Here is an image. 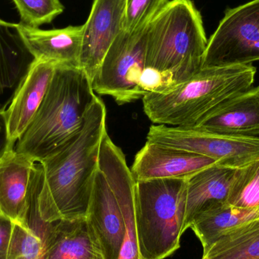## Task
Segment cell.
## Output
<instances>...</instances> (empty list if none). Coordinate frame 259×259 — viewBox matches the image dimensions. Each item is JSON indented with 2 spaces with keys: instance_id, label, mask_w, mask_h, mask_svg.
Here are the masks:
<instances>
[{
  "instance_id": "1",
  "label": "cell",
  "mask_w": 259,
  "mask_h": 259,
  "mask_svg": "<svg viewBox=\"0 0 259 259\" xmlns=\"http://www.w3.org/2000/svg\"><path fill=\"white\" fill-rule=\"evenodd\" d=\"M106 129V108L97 97L80 132L42 161L44 180L37 199L45 223L85 219L93 182L99 168L100 146Z\"/></svg>"
},
{
  "instance_id": "2",
  "label": "cell",
  "mask_w": 259,
  "mask_h": 259,
  "mask_svg": "<svg viewBox=\"0 0 259 259\" xmlns=\"http://www.w3.org/2000/svg\"><path fill=\"white\" fill-rule=\"evenodd\" d=\"M97 97L81 68L56 65L45 97L15 151L42 161L80 132Z\"/></svg>"
},
{
  "instance_id": "3",
  "label": "cell",
  "mask_w": 259,
  "mask_h": 259,
  "mask_svg": "<svg viewBox=\"0 0 259 259\" xmlns=\"http://www.w3.org/2000/svg\"><path fill=\"white\" fill-rule=\"evenodd\" d=\"M255 74L252 65L202 68L167 92L146 94L142 99L143 110L153 124L195 127L252 88Z\"/></svg>"
},
{
  "instance_id": "4",
  "label": "cell",
  "mask_w": 259,
  "mask_h": 259,
  "mask_svg": "<svg viewBox=\"0 0 259 259\" xmlns=\"http://www.w3.org/2000/svg\"><path fill=\"white\" fill-rule=\"evenodd\" d=\"M207 44L193 2H167L146 26V68L169 73L179 84L202 69Z\"/></svg>"
},
{
  "instance_id": "5",
  "label": "cell",
  "mask_w": 259,
  "mask_h": 259,
  "mask_svg": "<svg viewBox=\"0 0 259 259\" xmlns=\"http://www.w3.org/2000/svg\"><path fill=\"white\" fill-rule=\"evenodd\" d=\"M187 187V178L136 181L134 216L143 259H164L179 249Z\"/></svg>"
},
{
  "instance_id": "6",
  "label": "cell",
  "mask_w": 259,
  "mask_h": 259,
  "mask_svg": "<svg viewBox=\"0 0 259 259\" xmlns=\"http://www.w3.org/2000/svg\"><path fill=\"white\" fill-rule=\"evenodd\" d=\"M146 27L123 30L112 42L92 81L94 92L112 97L118 105L143 99L139 87L146 68Z\"/></svg>"
},
{
  "instance_id": "7",
  "label": "cell",
  "mask_w": 259,
  "mask_h": 259,
  "mask_svg": "<svg viewBox=\"0 0 259 259\" xmlns=\"http://www.w3.org/2000/svg\"><path fill=\"white\" fill-rule=\"evenodd\" d=\"M148 141L212 158L240 168L259 159V137H237L198 128L152 124Z\"/></svg>"
},
{
  "instance_id": "8",
  "label": "cell",
  "mask_w": 259,
  "mask_h": 259,
  "mask_svg": "<svg viewBox=\"0 0 259 259\" xmlns=\"http://www.w3.org/2000/svg\"><path fill=\"white\" fill-rule=\"evenodd\" d=\"M259 61V0L230 9L210 37L202 68L252 65Z\"/></svg>"
},
{
  "instance_id": "9",
  "label": "cell",
  "mask_w": 259,
  "mask_h": 259,
  "mask_svg": "<svg viewBox=\"0 0 259 259\" xmlns=\"http://www.w3.org/2000/svg\"><path fill=\"white\" fill-rule=\"evenodd\" d=\"M127 0H94L83 25L80 68L92 83L103 58L124 29Z\"/></svg>"
},
{
  "instance_id": "10",
  "label": "cell",
  "mask_w": 259,
  "mask_h": 259,
  "mask_svg": "<svg viewBox=\"0 0 259 259\" xmlns=\"http://www.w3.org/2000/svg\"><path fill=\"white\" fill-rule=\"evenodd\" d=\"M99 167L112 187L124 215L125 236L118 259H143L139 251L134 216L136 181L124 152L112 141L107 131L102 140Z\"/></svg>"
},
{
  "instance_id": "11",
  "label": "cell",
  "mask_w": 259,
  "mask_h": 259,
  "mask_svg": "<svg viewBox=\"0 0 259 259\" xmlns=\"http://www.w3.org/2000/svg\"><path fill=\"white\" fill-rule=\"evenodd\" d=\"M218 164L212 158L146 141L136 154L131 171L136 181L187 179Z\"/></svg>"
},
{
  "instance_id": "12",
  "label": "cell",
  "mask_w": 259,
  "mask_h": 259,
  "mask_svg": "<svg viewBox=\"0 0 259 259\" xmlns=\"http://www.w3.org/2000/svg\"><path fill=\"white\" fill-rule=\"evenodd\" d=\"M87 219L98 239L104 259H118L125 236L124 215L100 167L93 182Z\"/></svg>"
},
{
  "instance_id": "13",
  "label": "cell",
  "mask_w": 259,
  "mask_h": 259,
  "mask_svg": "<svg viewBox=\"0 0 259 259\" xmlns=\"http://www.w3.org/2000/svg\"><path fill=\"white\" fill-rule=\"evenodd\" d=\"M42 244L44 259H104L87 218L49 223Z\"/></svg>"
},
{
  "instance_id": "14",
  "label": "cell",
  "mask_w": 259,
  "mask_h": 259,
  "mask_svg": "<svg viewBox=\"0 0 259 259\" xmlns=\"http://www.w3.org/2000/svg\"><path fill=\"white\" fill-rule=\"evenodd\" d=\"M56 65L47 61L35 60L12 103L5 111L11 143L18 139L36 115L54 74Z\"/></svg>"
},
{
  "instance_id": "15",
  "label": "cell",
  "mask_w": 259,
  "mask_h": 259,
  "mask_svg": "<svg viewBox=\"0 0 259 259\" xmlns=\"http://www.w3.org/2000/svg\"><path fill=\"white\" fill-rule=\"evenodd\" d=\"M18 30L36 60L80 68L83 25L41 30L18 24Z\"/></svg>"
},
{
  "instance_id": "16",
  "label": "cell",
  "mask_w": 259,
  "mask_h": 259,
  "mask_svg": "<svg viewBox=\"0 0 259 259\" xmlns=\"http://www.w3.org/2000/svg\"><path fill=\"white\" fill-rule=\"evenodd\" d=\"M35 60L18 24L0 19V112L9 107Z\"/></svg>"
},
{
  "instance_id": "17",
  "label": "cell",
  "mask_w": 259,
  "mask_h": 259,
  "mask_svg": "<svg viewBox=\"0 0 259 259\" xmlns=\"http://www.w3.org/2000/svg\"><path fill=\"white\" fill-rule=\"evenodd\" d=\"M36 162L15 147L0 159V214L12 222L25 221L30 175Z\"/></svg>"
},
{
  "instance_id": "18",
  "label": "cell",
  "mask_w": 259,
  "mask_h": 259,
  "mask_svg": "<svg viewBox=\"0 0 259 259\" xmlns=\"http://www.w3.org/2000/svg\"><path fill=\"white\" fill-rule=\"evenodd\" d=\"M195 127L237 137H259V85L236 96Z\"/></svg>"
},
{
  "instance_id": "19",
  "label": "cell",
  "mask_w": 259,
  "mask_h": 259,
  "mask_svg": "<svg viewBox=\"0 0 259 259\" xmlns=\"http://www.w3.org/2000/svg\"><path fill=\"white\" fill-rule=\"evenodd\" d=\"M237 169L215 164L187 178L184 231L199 213L227 203Z\"/></svg>"
},
{
  "instance_id": "20",
  "label": "cell",
  "mask_w": 259,
  "mask_h": 259,
  "mask_svg": "<svg viewBox=\"0 0 259 259\" xmlns=\"http://www.w3.org/2000/svg\"><path fill=\"white\" fill-rule=\"evenodd\" d=\"M259 218V208H241L219 204L199 213L190 228L200 240L203 252L222 235L246 222Z\"/></svg>"
},
{
  "instance_id": "21",
  "label": "cell",
  "mask_w": 259,
  "mask_h": 259,
  "mask_svg": "<svg viewBox=\"0 0 259 259\" xmlns=\"http://www.w3.org/2000/svg\"><path fill=\"white\" fill-rule=\"evenodd\" d=\"M202 259H259V218L222 235Z\"/></svg>"
},
{
  "instance_id": "22",
  "label": "cell",
  "mask_w": 259,
  "mask_h": 259,
  "mask_svg": "<svg viewBox=\"0 0 259 259\" xmlns=\"http://www.w3.org/2000/svg\"><path fill=\"white\" fill-rule=\"evenodd\" d=\"M227 203L241 208H259V159L237 168Z\"/></svg>"
},
{
  "instance_id": "23",
  "label": "cell",
  "mask_w": 259,
  "mask_h": 259,
  "mask_svg": "<svg viewBox=\"0 0 259 259\" xmlns=\"http://www.w3.org/2000/svg\"><path fill=\"white\" fill-rule=\"evenodd\" d=\"M44 230L30 226L27 221L14 222L6 259H44Z\"/></svg>"
},
{
  "instance_id": "24",
  "label": "cell",
  "mask_w": 259,
  "mask_h": 259,
  "mask_svg": "<svg viewBox=\"0 0 259 259\" xmlns=\"http://www.w3.org/2000/svg\"><path fill=\"white\" fill-rule=\"evenodd\" d=\"M19 12L21 24L39 27L52 22L63 12L59 0H12Z\"/></svg>"
},
{
  "instance_id": "25",
  "label": "cell",
  "mask_w": 259,
  "mask_h": 259,
  "mask_svg": "<svg viewBox=\"0 0 259 259\" xmlns=\"http://www.w3.org/2000/svg\"><path fill=\"white\" fill-rule=\"evenodd\" d=\"M167 3V0H127L124 30L134 32L144 28Z\"/></svg>"
},
{
  "instance_id": "26",
  "label": "cell",
  "mask_w": 259,
  "mask_h": 259,
  "mask_svg": "<svg viewBox=\"0 0 259 259\" xmlns=\"http://www.w3.org/2000/svg\"><path fill=\"white\" fill-rule=\"evenodd\" d=\"M175 86L177 84L171 74L150 68H145L139 82L140 89L145 96L152 93L161 94L167 92Z\"/></svg>"
},
{
  "instance_id": "27",
  "label": "cell",
  "mask_w": 259,
  "mask_h": 259,
  "mask_svg": "<svg viewBox=\"0 0 259 259\" xmlns=\"http://www.w3.org/2000/svg\"><path fill=\"white\" fill-rule=\"evenodd\" d=\"M13 228L14 222L0 214V259L7 258Z\"/></svg>"
},
{
  "instance_id": "28",
  "label": "cell",
  "mask_w": 259,
  "mask_h": 259,
  "mask_svg": "<svg viewBox=\"0 0 259 259\" xmlns=\"http://www.w3.org/2000/svg\"><path fill=\"white\" fill-rule=\"evenodd\" d=\"M14 147L15 146L11 143L9 139L5 112H0V159L6 155L9 149Z\"/></svg>"
}]
</instances>
